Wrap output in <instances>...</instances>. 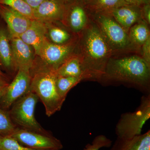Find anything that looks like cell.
I'll return each instance as SVG.
<instances>
[{"label": "cell", "mask_w": 150, "mask_h": 150, "mask_svg": "<svg viewBox=\"0 0 150 150\" xmlns=\"http://www.w3.org/2000/svg\"><path fill=\"white\" fill-rule=\"evenodd\" d=\"M65 6L64 0H46L34 9V20L45 23L62 22Z\"/></svg>", "instance_id": "12"}, {"label": "cell", "mask_w": 150, "mask_h": 150, "mask_svg": "<svg viewBox=\"0 0 150 150\" xmlns=\"http://www.w3.org/2000/svg\"><path fill=\"white\" fill-rule=\"evenodd\" d=\"M47 26L46 38L54 44L64 45L72 42L77 38L61 22L46 23Z\"/></svg>", "instance_id": "16"}, {"label": "cell", "mask_w": 150, "mask_h": 150, "mask_svg": "<svg viewBox=\"0 0 150 150\" xmlns=\"http://www.w3.org/2000/svg\"><path fill=\"white\" fill-rule=\"evenodd\" d=\"M57 76L81 77L83 80V71L79 58L76 54L70 57L56 71Z\"/></svg>", "instance_id": "19"}, {"label": "cell", "mask_w": 150, "mask_h": 150, "mask_svg": "<svg viewBox=\"0 0 150 150\" xmlns=\"http://www.w3.org/2000/svg\"><path fill=\"white\" fill-rule=\"evenodd\" d=\"M25 1L32 8L35 9L46 0H25Z\"/></svg>", "instance_id": "30"}, {"label": "cell", "mask_w": 150, "mask_h": 150, "mask_svg": "<svg viewBox=\"0 0 150 150\" xmlns=\"http://www.w3.org/2000/svg\"><path fill=\"white\" fill-rule=\"evenodd\" d=\"M65 2L68 1H70V0H64Z\"/></svg>", "instance_id": "34"}, {"label": "cell", "mask_w": 150, "mask_h": 150, "mask_svg": "<svg viewBox=\"0 0 150 150\" xmlns=\"http://www.w3.org/2000/svg\"><path fill=\"white\" fill-rule=\"evenodd\" d=\"M89 13L91 19L99 28L112 55L128 53L140 54L131 44L128 33L110 15L106 13Z\"/></svg>", "instance_id": "3"}, {"label": "cell", "mask_w": 150, "mask_h": 150, "mask_svg": "<svg viewBox=\"0 0 150 150\" xmlns=\"http://www.w3.org/2000/svg\"><path fill=\"white\" fill-rule=\"evenodd\" d=\"M150 117V98L144 97L135 112L122 115L116 126V134L119 139L126 141L141 134L143 126Z\"/></svg>", "instance_id": "7"}, {"label": "cell", "mask_w": 150, "mask_h": 150, "mask_svg": "<svg viewBox=\"0 0 150 150\" xmlns=\"http://www.w3.org/2000/svg\"><path fill=\"white\" fill-rule=\"evenodd\" d=\"M9 33L5 29L0 28V63L7 72L17 71L14 65Z\"/></svg>", "instance_id": "17"}, {"label": "cell", "mask_w": 150, "mask_h": 150, "mask_svg": "<svg viewBox=\"0 0 150 150\" xmlns=\"http://www.w3.org/2000/svg\"><path fill=\"white\" fill-rule=\"evenodd\" d=\"M109 14L128 33L134 24L142 20L141 7L126 5L105 12Z\"/></svg>", "instance_id": "14"}, {"label": "cell", "mask_w": 150, "mask_h": 150, "mask_svg": "<svg viewBox=\"0 0 150 150\" xmlns=\"http://www.w3.org/2000/svg\"><path fill=\"white\" fill-rule=\"evenodd\" d=\"M128 35L132 46L141 54V47L150 38V25L142 20L130 28Z\"/></svg>", "instance_id": "18"}, {"label": "cell", "mask_w": 150, "mask_h": 150, "mask_svg": "<svg viewBox=\"0 0 150 150\" xmlns=\"http://www.w3.org/2000/svg\"><path fill=\"white\" fill-rule=\"evenodd\" d=\"M10 136L23 146L32 149L61 150L63 148L61 141L53 135H46L18 128Z\"/></svg>", "instance_id": "9"}, {"label": "cell", "mask_w": 150, "mask_h": 150, "mask_svg": "<svg viewBox=\"0 0 150 150\" xmlns=\"http://www.w3.org/2000/svg\"><path fill=\"white\" fill-rule=\"evenodd\" d=\"M142 19L150 25V4L141 6Z\"/></svg>", "instance_id": "28"}, {"label": "cell", "mask_w": 150, "mask_h": 150, "mask_svg": "<svg viewBox=\"0 0 150 150\" xmlns=\"http://www.w3.org/2000/svg\"><path fill=\"white\" fill-rule=\"evenodd\" d=\"M7 78L6 77L5 74L0 69V81L5 83H7Z\"/></svg>", "instance_id": "32"}, {"label": "cell", "mask_w": 150, "mask_h": 150, "mask_svg": "<svg viewBox=\"0 0 150 150\" xmlns=\"http://www.w3.org/2000/svg\"><path fill=\"white\" fill-rule=\"evenodd\" d=\"M122 142L119 150H150V131Z\"/></svg>", "instance_id": "20"}, {"label": "cell", "mask_w": 150, "mask_h": 150, "mask_svg": "<svg viewBox=\"0 0 150 150\" xmlns=\"http://www.w3.org/2000/svg\"><path fill=\"white\" fill-rule=\"evenodd\" d=\"M39 98L36 94L29 91L17 100L9 110L12 121L19 129L46 135H52L43 129L35 119V106Z\"/></svg>", "instance_id": "5"}, {"label": "cell", "mask_w": 150, "mask_h": 150, "mask_svg": "<svg viewBox=\"0 0 150 150\" xmlns=\"http://www.w3.org/2000/svg\"><path fill=\"white\" fill-rule=\"evenodd\" d=\"M99 81L121 83L148 88L150 82V64L138 53L112 55Z\"/></svg>", "instance_id": "2"}, {"label": "cell", "mask_w": 150, "mask_h": 150, "mask_svg": "<svg viewBox=\"0 0 150 150\" xmlns=\"http://www.w3.org/2000/svg\"><path fill=\"white\" fill-rule=\"evenodd\" d=\"M89 13L82 0L66 2L62 23L75 35H78L90 21Z\"/></svg>", "instance_id": "8"}, {"label": "cell", "mask_w": 150, "mask_h": 150, "mask_svg": "<svg viewBox=\"0 0 150 150\" xmlns=\"http://www.w3.org/2000/svg\"><path fill=\"white\" fill-rule=\"evenodd\" d=\"M8 83H5L0 81V100L4 93L6 87Z\"/></svg>", "instance_id": "31"}, {"label": "cell", "mask_w": 150, "mask_h": 150, "mask_svg": "<svg viewBox=\"0 0 150 150\" xmlns=\"http://www.w3.org/2000/svg\"><path fill=\"white\" fill-rule=\"evenodd\" d=\"M46 33V23L32 20L29 27L19 37L25 43L32 46L35 55L38 56L43 43L47 40Z\"/></svg>", "instance_id": "15"}, {"label": "cell", "mask_w": 150, "mask_h": 150, "mask_svg": "<svg viewBox=\"0 0 150 150\" xmlns=\"http://www.w3.org/2000/svg\"><path fill=\"white\" fill-rule=\"evenodd\" d=\"M78 37L76 40L64 45H57L46 40L40 49V61H34L30 72L40 70H56L70 57L76 54Z\"/></svg>", "instance_id": "6"}, {"label": "cell", "mask_w": 150, "mask_h": 150, "mask_svg": "<svg viewBox=\"0 0 150 150\" xmlns=\"http://www.w3.org/2000/svg\"><path fill=\"white\" fill-rule=\"evenodd\" d=\"M82 78L76 77H65L56 75L55 84L57 92L62 98L66 99L69 91L81 81Z\"/></svg>", "instance_id": "22"}, {"label": "cell", "mask_w": 150, "mask_h": 150, "mask_svg": "<svg viewBox=\"0 0 150 150\" xmlns=\"http://www.w3.org/2000/svg\"><path fill=\"white\" fill-rule=\"evenodd\" d=\"M0 14L7 25L10 38L19 37L29 27L32 20L1 4H0Z\"/></svg>", "instance_id": "13"}, {"label": "cell", "mask_w": 150, "mask_h": 150, "mask_svg": "<svg viewBox=\"0 0 150 150\" xmlns=\"http://www.w3.org/2000/svg\"><path fill=\"white\" fill-rule=\"evenodd\" d=\"M0 150H53L37 149L25 146L10 136L2 137L0 139Z\"/></svg>", "instance_id": "25"}, {"label": "cell", "mask_w": 150, "mask_h": 150, "mask_svg": "<svg viewBox=\"0 0 150 150\" xmlns=\"http://www.w3.org/2000/svg\"><path fill=\"white\" fill-rule=\"evenodd\" d=\"M141 55L142 58L150 64V38L141 47Z\"/></svg>", "instance_id": "27"}, {"label": "cell", "mask_w": 150, "mask_h": 150, "mask_svg": "<svg viewBox=\"0 0 150 150\" xmlns=\"http://www.w3.org/2000/svg\"><path fill=\"white\" fill-rule=\"evenodd\" d=\"M0 4L7 6L30 19L34 20V9L25 0H0Z\"/></svg>", "instance_id": "23"}, {"label": "cell", "mask_w": 150, "mask_h": 150, "mask_svg": "<svg viewBox=\"0 0 150 150\" xmlns=\"http://www.w3.org/2000/svg\"><path fill=\"white\" fill-rule=\"evenodd\" d=\"M127 4L141 7L144 5L150 4V0H124Z\"/></svg>", "instance_id": "29"}, {"label": "cell", "mask_w": 150, "mask_h": 150, "mask_svg": "<svg viewBox=\"0 0 150 150\" xmlns=\"http://www.w3.org/2000/svg\"><path fill=\"white\" fill-rule=\"evenodd\" d=\"M18 128L12 121L9 111L0 105V135L2 137L11 136Z\"/></svg>", "instance_id": "24"}, {"label": "cell", "mask_w": 150, "mask_h": 150, "mask_svg": "<svg viewBox=\"0 0 150 150\" xmlns=\"http://www.w3.org/2000/svg\"><path fill=\"white\" fill-rule=\"evenodd\" d=\"M82 1H83V2L86 5V6L88 5L93 0H82Z\"/></svg>", "instance_id": "33"}, {"label": "cell", "mask_w": 150, "mask_h": 150, "mask_svg": "<svg viewBox=\"0 0 150 150\" xmlns=\"http://www.w3.org/2000/svg\"><path fill=\"white\" fill-rule=\"evenodd\" d=\"M10 40L13 61L17 71H30L35 60L34 49L19 37L13 38Z\"/></svg>", "instance_id": "11"}, {"label": "cell", "mask_w": 150, "mask_h": 150, "mask_svg": "<svg viewBox=\"0 0 150 150\" xmlns=\"http://www.w3.org/2000/svg\"><path fill=\"white\" fill-rule=\"evenodd\" d=\"M126 5L128 4L124 0H93L86 7L89 12L98 13L107 12Z\"/></svg>", "instance_id": "21"}, {"label": "cell", "mask_w": 150, "mask_h": 150, "mask_svg": "<svg viewBox=\"0 0 150 150\" xmlns=\"http://www.w3.org/2000/svg\"><path fill=\"white\" fill-rule=\"evenodd\" d=\"M76 54L80 60L83 80L99 81L112 54L99 28L91 19L78 35Z\"/></svg>", "instance_id": "1"}, {"label": "cell", "mask_w": 150, "mask_h": 150, "mask_svg": "<svg viewBox=\"0 0 150 150\" xmlns=\"http://www.w3.org/2000/svg\"><path fill=\"white\" fill-rule=\"evenodd\" d=\"M111 141L103 135L96 137L91 144H88L84 150H99L103 147H109L111 144Z\"/></svg>", "instance_id": "26"}, {"label": "cell", "mask_w": 150, "mask_h": 150, "mask_svg": "<svg viewBox=\"0 0 150 150\" xmlns=\"http://www.w3.org/2000/svg\"><path fill=\"white\" fill-rule=\"evenodd\" d=\"M31 76L29 70L19 69L10 83L6 87L0 100V105L7 110L19 98L30 90Z\"/></svg>", "instance_id": "10"}, {"label": "cell", "mask_w": 150, "mask_h": 150, "mask_svg": "<svg viewBox=\"0 0 150 150\" xmlns=\"http://www.w3.org/2000/svg\"><path fill=\"white\" fill-rule=\"evenodd\" d=\"M2 136H1V135H0V139H1V138H2Z\"/></svg>", "instance_id": "35"}, {"label": "cell", "mask_w": 150, "mask_h": 150, "mask_svg": "<svg viewBox=\"0 0 150 150\" xmlns=\"http://www.w3.org/2000/svg\"><path fill=\"white\" fill-rule=\"evenodd\" d=\"M30 74V91L36 94L44 105L46 115L50 117L61 110L65 100L59 96L56 90V72L40 70Z\"/></svg>", "instance_id": "4"}]
</instances>
